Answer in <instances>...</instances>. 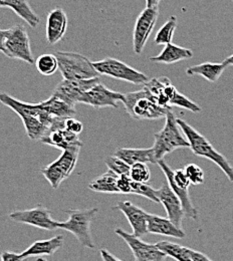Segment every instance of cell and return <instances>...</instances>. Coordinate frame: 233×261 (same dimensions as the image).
Listing matches in <instances>:
<instances>
[{"mask_svg":"<svg viewBox=\"0 0 233 261\" xmlns=\"http://www.w3.org/2000/svg\"><path fill=\"white\" fill-rule=\"evenodd\" d=\"M24 259L21 257L20 253L4 251L1 253V261H23Z\"/></svg>","mask_w":233,"mask_h":261,"instance_id":"cell-40","label":"cell"},{"mask_svg":"<svg viewBox=\"0 0 233 261\" xmlns=\"http://www.w3.org/2000/svg\"><path fill=\"white\" fill-rule=\"evenodd\" d=\"M132 166L135 163L157 164L153 148L136 149V148H120L113 154Z\"/></svg>","mask_w":233,"mask_h":261,"instance_id":"cell-22","label":"cell"},{"mask_svg":"<svg viewBox=\"0 0 233 261\" xmlns=\"http://www.w3.org/2000/svg\"><path fill=\"white\" fill-rule=\"evenodd\" d=\"M131 185H132V194L143 196L154 203H160L157 196V190L153 189L147 183H139L132 180Z\"/></svg>","mask_w":233,"mask_h":261,"instance_id":"cell-34","label":"cell"},{"mask_svg":"<svg viewBox=\"0 0 233 261\" xmlns=\"http://www.w3.org/2000/svg\"><path fill=\"white\" fill-rule=\"evenodd\" d=\"M161 0H146V7L148 8H157L159 7Z\"/></svg>","mask_w":233,"mask_h":261,"instance_id":"cell-44","label":"cell"},{"mask_svg":"<svg viewBox=\"0 0 233 261\" xmlns=\"http://www.w3.org/2000/svg\"><path fill=\"white\" fill-rule=\"evenodd\" d=\"M127 113L134 120H158L165 118L171 108H163L144 88L143 90L125 94L123 101Z\"/></svg>","mask_w":233,"mask_h":261,"instance_id":"cell-4","label":"cell"},{"mask_svg":"<svg viewBox=\"0 0 233 261\" xmlns=\"http://www.w3.org/2000/svg\"><path fill=\"white\" fill-rule=\"evenodd\" d=\"M172 178H173L174 183L178 187H180L182 189H189V186L191 185V183H190L188 177L186 176L184 169H178V170L173 171Z\"/></svg>","mask_w":233,"mask_h":261,"instance_id":"cell-37","label":"cell"},{"mask_svg":"<svg viewBox=\"0 0 233 261\" xmlns=\"http://www.w3.org/2000/svg\"><path fill=\"white\" fill-rule=\"evenodd\" d=\"M0 102H2L4 106L10 108L12 111H14L18 116L20 115H31L39 118L48 128H50L55 117L50 116L48 113H46L42 107L40 106V102L38 103H29L20 101L16 98H12L11 96L7 94H0Z\"/></svg>","mask_w":233,"mask_h":261,"instance_id":"cell-14","label":"cell"},{"mask_svg":"<svg viewBox=\"0 0 233 261\" xmlns=\"http://www.w3.org/2000/svg\"><path fill=\"white\" fill-rule=\"evenodd\" d=\"M130 178L139 183H147L151 180V171L146 163H135L130 168Z\"/></svg>","mask_w":233,"mask_h":261,"instance_id":"cell-32","label":"cell"},{"mask_svg":"<svg viewBox=\"0 0 233 261\" xmlns=\"http://www.w3.org/2000/svg\"><path fill=\"white\" fill-rule=\"evenodd\" d=\"M165 126L162 130L154 135L153 150L157 162L180 148H189V142L177 124L176 117L172 110L166 114Z\"/></svg>","mask_w":233,"mask_h":261,"instance_id":"cell-2","label":"cell"},{"mask_svg":"<svg viewBox=\"0 0 233 261\" xmlns=\"http://www.w3.org/2000/svg\"><path fill=\"white\" fill-rule=\"evenodd\" d=\"M144 88L152 95L159 106L163 108H171L169 102L177 92V89L171 84L170 80L165 76L149 80Z\"/></svg>","mask_w":233,"mask_h":261,"instance_id":"cell-19","label":"cell"},{"mask_svg":"<svg viewBox=\"0 0 233 261\" xmlns=\"http://www.w3.org/2000/svg\"><path fill=\"white\" fill-rule=\"evenodd\" d=\"M8 30H0V51L3 54L4 51V41Z\"/></svg>","mask_w":233,"mask_h":261,"instance_id":"cell-43","label":"cell"},{"mask_svg":"<svg viewBox=\"0 0 233 261\" xmlns=\"http://www.w3.org/2000/svg\"><path fill=\"white\" fill-rule=\"evenodd\" d=\"M159 16V7H146L137 17L133 31V48L136 55H141L155 28Z\"/></svg>","mask_w":233,"mask_h":261,"instance_id":"cell-9","label":"cell"},{"mask_svg":"<svg viewBox=\"0 0 233 261\" xmlns=\"http://www.w3.org/2000/svg\"><path fill=\"white\" fill-rule=\"evenodd\" d=\"M100 77L91 80H66L64 79L55 89L53 95L64 99L68 105L75 107L80 98L93 86L100 83Z\"/></svg>","mask_w":233,"mask_h":261,"instance_id":"cell-13","label":"cell"},{"mask_svg":"<svg viewBox=\"0 0 233 261\" xmlns=\"http://www.w3.org/2000/svg\"><path fill=\"white\" fill-rule=\"evenodd\" d=\"M125 94L109 90L101 83H98L87 91L79 99V102L94 107L96 109L101 108H119V102L124 101Z\"/></svg>","mask_w":233,"mask_h":261,"instance_id":"cell-11","label":"cell"},{"mask_svg":"<svg viewBox=\"0 0 233 261\" xmlns=\"http://www.w3.org/2000/svg\"><path fill=\"white\" fill-rule=\"evenodd\" d=\"M1 7H5V5H4V3L0 0V8H1Z\"/></svg>","mask_w":233,"mask_h":261,"instance_id":"cell-47","label":"cell"},{"mask_svg":"<svg viewBox=\"0 0 233 261\" xmlns=\"http://www.w3.org/2000/svg\"><path fill=\"white\" fill-rule=\"evenodd\" d=\"M8 217L20 224L31 225L36 228L53 231L58 229V221L51 218L50 210L43 205H36L29 210H16L11 212Z\"/></svg>","mask_w":233,"mask_h":261,"instance_id":"cell-8","label":"cell"},{"mask_svg":"<svg viewBox=\"0 0 233 261\" xmlns=\"http://www.w3.org/2000/svg\"><path fill=\"white\" fill-rule=\"evenodd\" d=\"M147 228L148 233L164 235L178 239H183L186 236L183 229L177 227L168 218H164L162 216L155 214H149Z\"/></svg>","mask_w":233,"mask_h":261,"instance_id":"cell-21","label":"cell"},{"mask_svg":"<svg viewBox=\"0 0 233 261\" xmlns=\"http://www.w3.org/2000/svg\"><path fill=\"white\" fill-rule=\"evenodd\" d=\"M178 126L183 132L184 136L189 142V148L196 156L206 158L213 163L216 164L222 172L226 175L228 180L233 182V167L228 162V160L220 154L215 148L211 145V143L202 135L198 130L190 126L188 123L181 119H176Z\"/></svg>","mask_w":233,"mask_h":261,"instance_id":"cell-1","label":"cell"},{"mask_svg":"<svg viewBox=\"0 0 233 261\" xmlns=\"http://www.w3.org/2000/svg\"><path fill=\"white\" fill-rule=\"evenodd\" d=\"M113 209L120 210L126 216L133 229V235L136 237L142 238L145 234L148 233V212L129 201L119 202Z\"/></svg>","mask_w":233,"mask_h":261,"instance_id":"cell-15","label":"cell"},{"mask_svg":"<svg viewBox=\"0 0 233 261\" xmlns=\"http://www.w3.org/2000/svg\"><path fill=\"white\" fill-rule=\"evenodd\" d=\"M157 196L159 202L166 210L168 219L177 227L182 228V221L185 215L179 198L172 191L168 184H164L160 189L157 190Z\"/></svg>","mask_w":233,"mask_h":261,"instance_id":"cell-16","label":"cell"},{"mask_svg":"<svg viewBox=\"0 0 233 261\" xmlns=\"http://www.w3.org/2000/svg\"><path fill=\"white\" fill-rule=\"evenodd\" d=\"M36 261H48L47 259H44V258H42V257H39V258H37V260Z\"/></svg>","mask_w":233,"mask_h":261,"instance_id":"cell-46","label":"cell"},{"mask_svg":"<svg viewBox=\"0 0 233 261\" xmlns=\"http://www.w3.org/2000/svg\"><path fill=\"white\" fill-rule=\"evenodd\" d=\"M81 148L82 146H73L63 150V153L59 157V159L53 162L61 170V172L65 175L67 179L71 175L75 168Z\"/></svg>","mask_w":233,"mask_h":261,"instance_id":"cell-28","label":"cell"},{"mask_svg":"<svg viewBox=\"0 0 233 261\" xmlns=\"http://www.w3.org/2000/svg\"><path fill=\"white\" fill-rule=\"evenodd\" d=\"M156 246L166 254L167 256L176 261H193L191 257V248L172 243L166 240H161L156 243Z\"/></svg>","mask_w":233,"mask_h":261,"instance_id":"cell-29","label":"cell"},{"mask_svg":"<svg viewBox=\"0 0 233 261\" xmlns=\"http://www.w3.org/2000/svg\"><path fill=\"white\" fill-rule=\"evenodd\" d=\"M118 177L119 175L111 170H108L106 173L101 174L89 184V189L98 193L120 194L117 188Z\"/></svg>","mask_w":233,"mask_h":261,"instance_id":"cell-27","label":"cell"},{"mask_svg":"<svg viewBox=\"0 0 233 261\" xmlns=\"http://www.w3.org/2000/svg\"><path fill=\"white\" fill-rule=\"evenodd\" d=\"M192 58H193L192 50H190L189 48L175 45L171 42L164 46L160 55L150 58V61L154 63L172 65L175 63H179L181 61L190 60Z\"/></svg>","mask_w":233,"mask_h":261,"instance_id":"cell-23","label":"cell"},{"mask_svg":"<svg viewBox=\"0 0 233 261\" xmlns=\"http://www.w3.org/2000/svg\"><path fill=\"white\" fill-rule=\"evenodd\" d=\"M157 164L159 165V167L161 168V170L163 171V173L166 177L167 184L169 185V187L172 189V191L176 194V196L179 198V200L181 201L185 217L197 220L198 219V210L195 208V206L193 205V203L190 199L188 189H182L174 183L173 178H172L173 170L170 168V166L167 165L166 162L164 161V159L159 160Z\"/></svg>","mask_w":233,"mask_h":261,"instance_id":"cell-18","label":"cell"},{"mask_svg":"<svg viewBox=\"0 0 233 261\" xmlns=\"http://www.w3.org/2000/svg\"><path fill=\"white\" fill-rule=\"evenodd\" d=\"M184 172L188 177L191 185H201L204 183V172L196 164H188L184 168Z\"/></svg>","mask_w":233,"mask_h":261,"instance_id":"cell-36","label":"cell"},{"mask_svg":"<svg viewBox=\"0 0 233 261\" xmlns=\"http://www.w3.org/2000/svg\"><path fill=\"white\" fill-rule=\"evenodd\" d=\"M40 106L46 113L55 118L67 119L73 117L76 114L75 107L68 105L67 101L58 98L55 95H51L50 98H47L44 101H41Z\"/></svg>","mask_w":233,"mask_h":261,"instance_id":"cell-25","label":"cell"},{"mask_svg":"<svg viewBox=\"0 0 233 261\" xmlns=\"http://www.w3.org/2000/svg\"><path fill=\"white\" fill-rule=\"evenodd\" d=\"M64 212L67 213L68 219L65 222H58V229H64L70 232L82 246L89 249H95L96 244L92 236L91 225L98 214L99 209H68L64 210Z\"/></svg>","mask_w":233,"mask_h":261,"instance_id":"cell-3","label":"cell"},{"mask_svg":"<svg viewBox=\"0 0 233 261\" xmlns=\"http://www.w3.org/2000/svg\"><path fill=\"white\" fill-rule=\"evenodd\" d=\"M177 18L176 16L172 15L166 22L163 24V27L157 32L154 42L156 45H166L168 43H171L175 31L177 29Z\"/></svg>","mask_w":233,"mask_h":261,"instance_id":"cell-30","label":"cell"},{"mask_svg":"<svg viewBox=\"0 0 233 261\" xmlns=\"http://www.w3.org/2000/svg\"><path fill=\"white\" fill-rule=\"evenodd\" d=\"M64 241H65V237L62 234L45 240H36L23 252H21L20 255L23 259H27L33 256H42V255L51 256L63 247Z\"/></svg>","mask_w":233,"mask_h":261,"instance_id":"cell-20","label":"cell"},{"mask_svg":"<svg viewBox=\"0 0 233 261\" xmlns=\"http://www.w3.org/2000/svg\"><path fill=\"white\" fill-rule=\"evenodd\" d=\"M66 119L56 118L47 134L40 140V142L55 147L57 149L65 150L73 146H83L79 135H75L66 129Z\"/></svg>","mask_w":233,"mask_h":261,"instance_id":"cell-12","label":"cell"},{"mask_svg":"<svg viewBox=\"0 0 233 261\" xmlns=\"http://www.w3.org/2000/svg\"><path fill=\"white\" fill-rule=\"evenodd\" d=\"M93 65L100 74L131 83L133 85H145L149 81V77L143 72L136 70L132 66L116 59L107 58L99 62H93Z\"/></svg>","mask_w":233,"mask_h":261,"instance_id":"cell-7","label":"cell"},{"mask_svg":"<svg viewBox=\"0 0 233 261\" xmlns=\"http://www.w3.org/2000/svg\"><path fill=\"white\" fill-rule=\"evenodd\" d=\"M226 65L223 63H204L201 65H193L186 69L187 75H201L210 83H216L223 73Z\"/></svg>","mask_w":233,"mask_h":261,"instance_id":"cell-26","label":"cell"},{"mask_svg":"<svg viewBox=\"0 0 233 261\" xmlns=\"http://www.w3.org/2000/svg\"><path fill=\"white\" fill-rule=\"evenodd\" d=\"M65 124H66V129L75 135H80L83 132V128H84L83 124L80 121L75 120L73 117L67 118Z\"/></svg>","mask_w":233,"mask_h":261,"instance_id":"cell-39","label":"cell"},{"mask_svg":"<svg viewBox=\"0 0 233 261\" xmlns=\"http://www.w3.org/2000/svg\"><path fill=\"white\" fill-rule=\"evenodd\" d=\"M67 13L60 7L48 13L46 18V41L48 44H57L63 39L67 33Z\"/></svg>","mask_w":233,"mask_h":261,"instance_id":"cell-17","label":"cell"},{"mask_svg":"<svg viewBox=\"0 0 233 261\" xmlns=\"http://www.w3.org/2000/svg\"><path fill=\"white\" fill-rule=\"evenodd\" d=\"M3 55L9 59L34 65L35 62L31 48V40L24 27L16 24L8 30L4 41Z\"/></svg>","mask_w":233,"mask_h":261,"instance_id":"cell-6","label":"cell"},{"mask_svg":"<svg viewBox=\"0 0 233 261\" xmlns=\"http://www.w3.org/2000/svg\"><path fill=\"white\" fill-rule=\"evenodd\" d=\"M191 257L193 261H212L204 253L193 250V249H191Z\"/></svg>","mask_w":233,"mask_h":261,"instance_id":"cell-42","label":"cell"},{"mask_svg":"<svg viewBox=\"0 0 233 261\" xmlns=\"http://www.w3.org/2000/svg\"><path fill=\"white\" fill-rule=\"evenodd\" d=\"M59 69L66 80H91L100 77V73L96 70L93 62L86 57L67 51H57L55 54Z\"/></svg>","mask_w":233,"mask_h":261,"instance_id":"cell-5","label":"cell"},{"mask_svg":"<svg viewBox=\"0 0 233 261\" xmlns=\"http://www.w3.org/2000/svg\"><path fill=\"white\" fill-rule=\"evenodd\" d=\"M232 103H233V99H232Z\"/></svg>","mask_w":233,"mask_h":261,"instance_id":"cell-48","label":"cell"},{"mask_svg":"<svg viewBox=\"0 0 233 261\" xmlns=\"http://www.w3.org/2000/svg\"><path fill=\"white\" fill-rule=\"evenodd\" d=\"M223 64L226 65V66H228V65L233 66V55H231L230 57H228L227 59H225V60L223 61Z\"/></svg>","mask_w":233,"mask_h":261,"instance_id":"cell-45","label":"cell"},{"mask_svg":"<svg viewBox=\"0 0 233 261\" xmlns=\"http://www.w3.org/2000/svg\"><path fill=\"white\" fill-rule=\"evenodd\" d=\"M36 69L43 75H51L59 69L58 60L55 55L44 54L38 57L35 62Z\"/></svg>","mask_w":233,"mask_h":261,"instance_id":"cell-31","label":"cell"},{"mask_svg":"<svg viewBox=\"0 0 233 261\" xmlns=\"http://www.w3.org/2000/svg\"><path fill=\"white\" fill-rule=\"evenodd\" d=\"M105 163L109 168V170L113 171L114 173H116L119 176L120 175H129V173H130L131 166L114 155L107 157L105 160Z\"/></svg>","mask_w":233,"mask_h":261,"instance_id":"cell-35","label":"cell"},{"mask_svg":"<svg viewBox=\"0 0 233 261\" xmlns=\"http://www.w3.org/2000/svg\"><path fill=\"white\" fill-rule=\"evenodd\" d=\"M5 7L12 9L21 19H23L33 29L40 23L39 16L34 12L29 0H1Z\"/></svg>","mask_w":233,"mask_h":261,"instance_id":"cell-24","label":"cell"},{"mask_svg":"<svg viewBox=\"0 0 233 261\" xmlns=\"http://www.w3.org/2000/svg\"><path fill=\"white\" fill-rule=\"evenodd\" d=\"M132 179L129 175H120L117 179V188L120 194H132Z\"/></svg>","mask_w":233,"mask_h":261,"instance_id":"cell-38","label":"cell"},{"mask_svg":"<svg viewBox=\"0 0 233 261\" xmlns=\"http://www.w3.org/2000/svg\"><path fill=\"white\" fill-rule=\"evenodd\" d=\"M100 256L102 261H123L116 257L114 254H112L110 251H108L105 248H101L100 251Z\"/></svg>","mask_w":233,"mask_h":261,"instance_id":"cell-41","label":"cell"},{"mask_svg":"<svg viewBox=\"0 0 233 261\" xmlns=\"http://www.w3.org/2000/svg\"><path fill=\"white\" fill-rule=\"evenodd\" d=\"M169 105H170V107L171 106H175V107H178V108H182V109L188 110V111H190L192 113H200L202 111V109L200 108L196 102L192 101L190 98H188L186 96L182 95L178 91L176 92L174 97L171 98Z\"/></svg>","mask_w":233,"mask_h":261,"instance_id":"cell-33","label":"cell"},{"mask_svg":"<svg viewBox=\"0 0 233 261\" xmlns=\"http://www.w3.org/2000/svg\"><path fill=\"white\" fill-rule=\"evenodd\" d=\"M115 233L121 237L127 245L131 248L136 261H165L167 255L162 252L156 244H150L143 241L141 238L136 237L133 234L125 230L117 228Z\"/></svg>","mask_w":233,"mask_h":261,"instance_id":"cell-10","label":"cell"},{"mask_svg":"<svg viewBox=\"0 0 233 261\" xmlns=\"http://www.w3.org/2000/svg\"><path fill=\"white\" fill-rule=\"evenodd\" d=\"M231 1H232V2H233V0H231Z\"/></svg>","mask_w":233,"mask_h":261,"instance_id":"cell-49","label":"cell"}]
</instances>
